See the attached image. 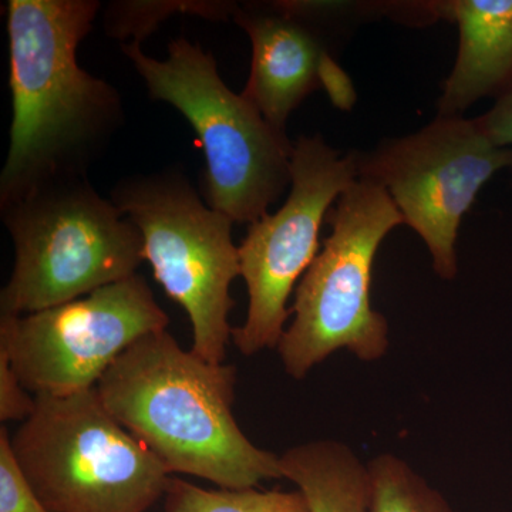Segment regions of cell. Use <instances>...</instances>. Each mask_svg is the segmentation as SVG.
I'll return each mask as SVG.
<instances>
[{
	"mask_svg": "<svg viewBox=\"0 0 512 512\" xmlns=\"http://www.w3.org/2000/svg\"><path fill=\"white\" fill-rule=\"evenodd\" d=\"M100 8L97 0H9L13 119L0 202L55 178L87 177L120 133V93L77 62Z\"/></svg>",
	"mask_w": 512,
	"mask_h": 512,
	"instance_id": "1",
	"label": "cell"
},
{
	"mask_svg": "<svg viewBox=\"0 0 512 512\" xmlns=\"http://www.w3.org/2000/svg\"><path fill=\"white\" fill-rule=\"evenodd\" d=\"M235 386L237 367L208 362L163 330L131 345L96 390L168 473L245 490L282 474L279 456L256 447L238 426Z\"/></svg>",
	"mask_w": 512,
	"mask_h": 512,
	"instance_id": "2",
	"label": "cell"
},
{
	"mask_svg": "<svg viewBox=\"0 0 512 512\" xmlns=\"http://www.w3.org/2000/svg\"><path fill=\"white\" fill-rule=\"evenodd\" d=\"M2 221L15 265L0 292V316L29 315L76 301L136 275L140 229L87 177L45 181L6 202Z\"/></svg>",
	"mask_w": 512,
	"mask_h": 512,
	"instance_id": "3",
	"label": "cell"
},
{
	"mask_svg": "<svg viewBox=\"0 0 512 512\" xmlns=\"http://www.w3.org/2000/svg\"><path fill=\"white\" fill-rule=\"evenodd\" d=\"M151 99L171 104L200 137L207 161V204L237 224H249L291 185L293 144L269 126L218 73L217 60L185 37L168 45L165 60L141 43L121 45Z\"/></svg>",
	"mask_w": 512,
	"mask_h": 512,
	"instance_id": "4",
	"label": "cell"
},
{
	"mask_svg": "<svg viewBox=\"0 0 512 512\" xmlns=\"http://www.w3.org/2000/svg\"><path fill=\"white\" fill-rule=\"evenodd\" d=\"M35 397L10 443L50 511L146 512L164 497L173 476L111 416L96 387Z\"/></svg>",
	"mask_w": 512,
	"mask_h": 512,
	"instance_id": "5",
	"label": "cell"
},
{
	"mask_svg": "<svg viewBox=\"0 0 512 512\" xmlns=\"http://www.w3.org/2000/svg\"><path fill=\"white\" fill-rule=\"evenodd\" d=\"M326 221L332 232L296 286L293 320L276 348L296 380L339 350L376 362L389 349V325L372 308L370 288L377 249L404 224L402 214L389 192L357 178Z\"/></svg>",
	"mask_w": 512,
	"mask_h": 512,
	"instance_id": "6",
	"label": "cell"
},
{
	"mask_svg": "<svg viewBox=\"0 0 512 512\" xmlns=\"http://www.w3.org/2000/svg\"><path fill=\"white\" fill-rule=\"evenodd\" d=\"M110 200L140 229L144 261L190 318L192 352L225 362L232 338L229 288L241 276L239 248L227 215L205 204L180 168L123 178Z\"/></svg>",
	"mask_w": 512,
	"mask_h": 512,
	"instance_id": "7",
	"label": "cell"
},
{
	"mask_svg": "<svg viewBox=\"0 0 512 512\" xmlns=\"http://www.w3.org/2000/svg\"><path fill=\"white\" fill-rule=\"evenodd\" d=\"M168 323L136 274L55 308L0 316V353L30 393L69 396L94 389L131 345Z\"/></svg>",
	"mask_w": 512,
	"mask_h": 512,
	"instance_id": "8",
	"label": "cell"
},
{
	"mask_svg": "<svg viewBox=\"0 0 512 512\" xmlns=\"http://www.w3.org/2000/svg\"><path fill=\"white\" fill-rule=\"evenodd\" d=\"M512 167V148L494 146L476 120L440 117L410 136L357 154V178L389 192L433 256L436 274H457L456 241L464 215L497 171Z\"/></svg>",
	"mask_w": 512,
	"mask_h": 512,
	"instance_id": "9",
	"label": "cell"
},
{
	"mask_svg": "<svg viewBox=\"0 0 512 512\" xmlns=\"http://www.w3.org/2000/svg\"><path fill=\"white\" fill-rule=\"evenodd\" d=\"M356 180L357 153L340 157L319 136L293 144L285 204L252 222L238 247L249 305L231 339L242 355L278 348L291 313L289 296L318 256L320 227L333 201Z\"/></svg>",
	"mask_w": 512,
	"mask_h": 512,
	"instance_id": "10",
	"label": "cell"
},
{
	"mask_svg": "<svg viewBox=\"0 0 512 512\" xmlns=\"http://www.w3.org/2000/svg\"><path fill=\"white\" fill-rule=\"evenodd\" d=\"M232 20L251 39L245 97L266 123L286 136V121L309 94L329 87L336 104L348 103L350 84L329 55L322 25L291 2L235 3Z\"/></svg>",
	"mask_w": 512,
	"mask_h": 512,
	"instance_id": "11",
	"label": "cell"
},
{
	"mask_svg": "<svg viewBox=\"0 0 512 512\" xmlns=\"http://www.w3.org/2000/svg\"><path fill=\"white\" fill-rule=\"evenodd\" d=\"M434 18L457 23L460 46L444 84L439 116L454 117L483 97L512 89V0L431 3Z\"/></svg>",
	"mask_w": 512,
	"mask_h": 512,
	"instance_id": "12",
	"label": "cell"
},
{
	"mask_svg": "<svg viewBox=\"0 0 512 512\" xmlns=\"http://www.w3.org/2000/svg\"><path fill=\"white\" fill-rule=\"evenodd\" d=\"M279 468L311 512H372L369 467L342 441L315 440L289 448L279 456Z\"/></svg>",
	"mask_w": 512,
	"mask_h": 512,
	"instance_id": "13",
	"label": "cell"
},
{
	"mask_svg": "<svg viewBox=\"0 0 512 512\" xmlns=\"http://www.w3.org/2000/svg\"><path fill=\"white\" fill-rule=\"evenodd\" d=\"M163 498L165 512H311L299 490H205L177 477Z\"/></svg>",
	"mask_w": 512,
	"mask_h": 512,
	"instance_id": "14",
	"label": "cell"
},
{
	"mask_svg": "<svg viewBox=\"0 0 512 512\" xmlns=\"http://www.w3.org/2000/svg\"><path fill=\"white\" fill-rule=\"evenodd\" d=\"M372 484V512H454L437 488L407 461L383 453L367 463Z\"/></svg>",
	"mask_w": 512,
	"mask_h": 512,
	"instance_id": "15",
	"label": "cell"
},
{
	"mask_svg": "<svg viewBox=\"0 0 512 512\" xmlns=\"http://www.w3.org/2000/svg\"><path fill=\"white\" fill-rule=\"evenodd\" d=\"M234 6V2H113L104 13V29L116 39L133 36V42L141 43L173 13L227 20Z\"/></svg>",
	"mask_w": 512,
	"mask_h": 512,
	"instance_id": "16",
	"label": "cell"
},
{
	"mask_svg": "<svg viewBox=\"0 0 512 512\" xmlns=\"http://www.w3.org/2000/svg\"><path fill=\"white\" fill-rule=\"evenodd\" d=\"M0 512H52L23 474L5 427L0 429Z\"/></svg>",
	"mask_w": 512,
	"mask_h": 512,
	"instance_id": "17",
	"label": "cell"
},
{
	"mask_svg": "<svg viewBox=\"0 0 512 512\" xmlns=\"http://www.w3.org/2000/svg\"><path fill=\"white\" fill-rule=\"evenodd\" d=\"M20 383L8 357L0 353V420L25 421L36 406V397Z\"/></svg>",
	"mask_w": 512,
	"mask_h": 512,
	"instance_id": "18",
	"label": "cell"
},
{
	"mask_svg": "<svg viewBox=\"0 0 512 512\" xmlns=\"http://www.w3.org/2000/svg\"><path fill=\"white\" fill-rule=\"evenodd\" d=\"M476 121L494 146H512V89L497 99L493 109Z\"/></svg>",
	"mask_w": 512,
	"mask_h": 512,
	"instance_id": "19",
	"label": "cell"
}]
</instances>
